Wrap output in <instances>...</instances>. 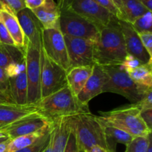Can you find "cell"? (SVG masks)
<instances>
[{"instance_id":"cell-13","label":"cell","mask_w":152,"mask_h":152,"mask_svg":"<svg viewBox=\"0 0 152 152\" xmlns=\"http://www.w3.org/2000/svg\"><path fill=\"white\" fill-rule=\"evenodd\" d=\"M128 54L134 56L142 65H152V58L142 45L139 34L129 22L119 19Z\"/></svg>"},{"instance_id":"cell-29","label":"cell","mask_w":152,"mask_h":152,"mask_svg":"<svg viewBox=\"0 0 152 152\" xmlns=\"http://www.w3.org/2000/svg\"><path fill=\"white\" fill-rule=\"evenodd\" d=\"M134 31L138 34L143 33H152V13L147 11L132 23Z\"/></svg>"},{"instance_id":"cell-8","label":"cell","mask_w":152,"mask_h":152,"mask_svg":"<svg viewBox=\"0 0 152 152\" xmlns=\"http://www.w3.org/2000/svg\"><path fill=\"white\" fill-rule=\"evenodd\" d=\"M67 71L47 56L41 46L40 96L44 98L68 86Z\"/></svg>"},{"instance_id":"cell-41","label":"cell","mask_w":152,"mask_h":152,"mask_svg":"<svg viewBox=\"0 0 152 152\" xmlns=\"http://www.w3.org/2000/svg\"><path fill=\"white\" fill-rule=\"evenodd\" d=\"M10 140V139H7L5 140L0 141V152H7V145Z\"/></svg>"},{"instance_id":"cell-47","label":"cell","mask_w":152,"mask_h":152,"mask_svg":"<svg viewBox=\"0 0 152 152\" xmlns=\"http://www.w3.org/2000/svg\"><path fill=\"white\" fill-rule=\"evenodd\" d=\"M5 102H10L7 101V99H5L4 97H2V96H1V95H0V104L5 103Z\"/></svg>"},{"instance_id":"cell-50","label":"cell","mask_w":152,"mask_h":152,"mask_svg":"<svg viewBox=\"0 0 152 152\" xmlns=\"http://www.w3.org/2000/svg\"><path fill=\"white\" fill-rule=\"evenodd\" d=\"M80 152H85V151H80Z\"/></svg>"},{"instance_id":"cell-37","label":"cell","mask_w":152,"mask_h":152,"mask_svg":"<svg viewBox=\"0 0 152 152\" xmlns=\"http://www.w3.org/2000/svg\"><path fill=\"white\" fill-rule=\"evenodd\" d=\"M12 13L16 15L19 11L25 8L24 0H4Z\"/></svg>"},{"instance_id":"cell-49","label":"cell","mask_w":152,"mask_h":152,"mask_svg":"<svg viewBox=\"0 0 152 152\" xmlns=\"http://www.w3.org/2000/svg\"><path fill=\"white\" fill-rule=\"evenodd\" d=\"M147 152H152V147H151V145H150L149 148H148V151H147Z\"/></svg>"},{"instance_id":"cell-39","label":"cell","mask_w":152,"mask_h":152,"mask_svg":"<svg viewBox=\"0 0 152 152\" xmlns=\"http://www.w3.org/2000/svg\"><path fill=\"white\" fill-rule=\"evenodd\" d=\"M140 116L147 127L152 130V108L140 111Z\"/></svg>"},{"instance_id":"cell-18","label":"cell","mask_w":152,"mask_h":152,"mask_svg":"<svg viewBox=\"0 0 152 152\" xmlns=\"http://www.w3.org/2000/svg\"><path fill=\"white\" fill-rule=\"evenodd\" d=\"M93 65L91 66H78L70 68L67 71L66 80L68 87L76 96L83 88L86 82L91 74Z\"/></svg>"},{"instance_id":"cell-4","label":"cell","mask_w":152,"mask_h":152,"mask_svg":"<svg viewBox=\"0 0 152 152\" xmlns=\"http://www.w3.org/2000/svg\"><path fill=\"white\" fill-rule=\"evenodd\" d=\"M108 76V81L104 86L102 92L120 94L129 99L132 104L137 103L152 88H147L135 83L120 65L102 66Z\"/></svg>"},{"instance_id":"cell-27","label":"cell","mask_w":152,"mask_h":152,"mask_svg":"<svg viewBox=\"0 0 152 152\" xmlns=\"http://www.w3.org/2000/svg\"><path fill=\"white\" fill-rule=\"evenodd\" d=\"M51 132L52 127L50 124L49 129L42 135H41L34 143L23 149L16 152H42L50 142V139H51Z\"/></svg>"},{"instance_id":"cell-23","label":"cell","mask_w":152,"mask_h":152,"mask_svg":"<svg viewBox=\"0 0 152 152\" xmlns=\"http://www.w3.org/2000/svg\"><path fill=\"white\" fill-rule=\"evenodd\" d=\"M104 131H105L108 150L110 152H117L116 151L117 143H121L127 146L134 138V137L128 134L127 132L117 128L104 126Z\"/></svg>"},{"instance_id":"cell-26","label":"cell","mask_w":152,"mask_h":152,"mask_svg":"<svg viewBox=\"0 0 152 152\" xmlns=\"http://www.w3.org/2000/svg\"><path fill=\"white\" fill-rule=\"evenodd\" d=\"M135 83L147 88H152V65H141L129 73Z\"/></svg>"},{"instance_id":"cell-5","label":"cell","mask_w":152,"mask_h":152,"mask_svg":"<svg viewBox=\"0 0 152 152\" xmlns=\"http://www.w3.org/2000/svg\"><path fill=\"white\" fill-rule=\"evenodd\" d=\"M74 128L80 151L86 152L96 145L108 150L104 126L96 116L91 113L74 116Z\"/></svg>"},{"instance_id":"cell-20","label":"cell","mask_w":152,"mask_h":152,"mask_svg":"<svg viewBox=\"0 0 152 152\" xmlns=\"http://www.w3.org/2000/svg\"><path fill=\"white\" fill-rule=\"evenodd\" d=\"M17 20L25 35V40H31L37 32L42 29V25L32 10L24 8L16 14Z\"/></svg>"},{"instance_id":"cell-48","label":"cell","mask_w":152,"mask_h":152,"mask_svg":"<svg viewBox=\"0 0 152 152\" xmlns=\"http://www.w3.org/2000/svg\"><path fill=\"white\" fill-rule=\"evenodd\" d=\"M6 10V9L4 8V6H3L2 4H1V2H0V10Z\"/></svg>"},{"instance_id":"cell-6","label":"cell","mask_w":152,"mask_h":152,"mask_svg":"<svg viewBox=\"0 0 152 152\" xmlns=\"http://www.w3.org/2000/svg\"><path fill=\"white\" fill-rule=\"evenodd\" d=\"M41 32L42 30L37 32L31 40H25V73L28 80V104H36L41 99Z\"/></svg>"},{"instance_id":"cell-16","label":"cell","mask_w":152,"mask_h":152,"mask_svg":"<svg viewBox=\"0 0 152 152\" xmlns=\"http://www.w3.org/2000/svg\"><path fill=\"white\" fill-rule=\"evenodd\" d=\"M73 117H59L51 120V152H64L74 125Z\"/></svg>"},{"instance_id":"cell-46","label":"cell","mask_w":152,"mask_h":152,"mask_svg":"<svg viewBox=\"0 0 152 152\" xmlns=\"http://www.w3.org/2000/svg\"><path fill=\"white\" fill-rule=\"evenodd\" d=\"M0 2H1V4H2L3 6H4V8H5L6 10H8V11H10V12H11V10H10V9H9V7H7V4H5V2H4V0H0ZM11 13H12V12H11Z\"/></svg>"},{"instance_id":"cell-14","label":"cell","mask_w":152,"mask_h":152,"mask_svg":"<svg viewBox=\"0 0 152 152\" xmlns=\"http://www.w3.org/2000/svg\"><path fill=\"white\" fill-rule=\"evenodd\" d=\"M108 81V76L101 65L94 64L91 74L86 82V85L77 96L80 104L85 106L88 105V102L95 96L102 92L104 86Z\"/></svg>"},{"instance_id":"cell-36","label":"cell","mask_w":152,"mask_h":152,"mask_svg":"<svg viewBox=\"0 0 152 152\" xmlns=\"http://www.w3.org/2000/svg\"><path fill=\"white\" fill-rule=\"evenodd\" d=\"M0 43L8 45H15L11 36L1 22H0Z\"/></svg>"},{"instance_id":"cell-51","label":"cell","mask_w":152,"mask_h":152,"mask_svg":"<svg viewBox=\"0 0 152 152\" xmlns=\"http://www.w3.org/2000/svg\"><path fill=\"white\" fill-rule=\"evenodd\" d=\"M1 141H2V140H1Z\"/></svg>"},{"instance_id":"cell-43","label":"cell","mask_w":152,"mask_h":152,"mask_svg":"<svg viewBox=\"0 0 152 152\" xmlns=\"http://www.w3.org/2000/svg\"><path fill=\"white\" fill-rule=\"evenodd\" d=\"M86 152H110V151H108V150L105 149V148H102V147L96 145V146L92 147L91 148H90V149L88 150V151Z\"/></svg>"},{"instance_id":"cell-32","label":"cell","mask_w":152,"mask_h":152,"mask_svg":"<svg viewBox=\"0 0 152 152\" xmlns=\"http://www.w3.org/2000/svg\"><path fill=\"white\" fill-rule=\"evenodd\" d=\"M98 4L102 7L105 8V10H108L109 13L114 15V16L120 20H122V13H120V10L117 7V6L114 4L111 0H94Z\"/></svg>"},{"instance_id":"cell-33","label":"cell","mask_w":152,"mask_h":152,"mask_svg":"<svg viewBox=\"0 0 152 152\" xmlns=\"http://www.w3.org/2000/svg\"><path fill=\"white\" fill-rule=\"evenodd\" d=\"M141 65H142L141 62L137 58L132 56V55L128 54L123 63L120 65V67L129 74L130 71H132V70L137 68L138 66Z\"/></svg>"},{"instance_id":"cell-7","label":"cell","mask_w":152,"mask_h":152,"mask_svg":"<svg viewBox=\"0 0 152 152\" xmlns=\"http://www.w3.org/2000/svg\"><path fill=\"white\" fill-rule=\"evenodd\" d=\"M58 5L60 8L73 12L89 21L99 31L117 19L94 0H59Z\"/></svg>"},{"instance_id":"cell-30","label":"cell","mask_w":152,"mask_h":152,"mask_svg":"<svg viewBox=\"0 0 152 152\" xmlns=\"http://www.w3.org/2000/svg\"><path fill=\"white\" fill-rule=\"evenodd\" d=\"M0 95L10 102H13L10 96L9 79L2 68H0Z\"/></svg>"},{"instance_id":"cell-15","label":"cell","mask_w":152,"mask_h":152,"mask_svg":"<svg viewBox=\"0 0 152 152\" xmlns=\"http://www.w3.org/2000/svg\"><path fill=\"white\" fill-rule=\"evenodd\" d=\"M37 114L40 113L36 104L18 105L14 102L0 104V129Z\"/></svg>"},{"instance_id":"cell-35","label":"cell","mask_w":152,"mask_h":152,"mask_svg":"<svg viewBox=\"0 0 152 152\" xmlns=\"http://www.w3.org/2000/svg\"><path fill=\"white\" fill-rule=\"evenodd\" d=\"M135 105L140 111L152 108V89H150L144 97Z\"/></svg>"},{"instance_id":"cell-22","label":"cell","mask_w":152,"mask_h":152,"mask_svg":"<svg viewBox=\"0 0 152 152\" xmlns=\"http://www.w3.org/2000/svg\"><path fill=\"white\" fill-rule=\"evenodd\" d=\"M25 50L16 45L0 43V68L5 69L12 63H21L25 60Z\"/></svg>"},{"instance_id":"cell-28","label":"cell","mask_w":152,"mask_h":152,"mask_svg":"<svg viewBox=\"0 0 152 152\" xmlns=\"http://www.w3.org/2000/svg\"><path fill=\"white\" fill-rule=\"evenodd\" d=\"M151 144V134L148 137H134L126 146L125 152H147Z\"/></svg>"},{"instance_id":"cell-40","label":"cell","mask_w":152,"mask_h":152,"mask_svg":"<svg viewBox=\"0 0 152 152\" xmlns=\"http://www.w3.org/2000/svg\"><path fill=\"white\" fill-rule=\"evenodd\" d=\"M45 1L46 0H24V2H25L26 8L32 10L34 9L41 7L45 4Z\"/></svg>"},{"instance_id":"cell-9","label":"cell","mask_w":152,"mask_h":152,"mask_svg":"<svg viewBox=\"0 0 152 152\" xmlns=\"http://www.w3.org/2000/svg\"><path fill=\"white\" fill-rule=\"evenodd\" d=\"M59 10V28L64 36L98 41L99 31L95 25L73 12L60 7Z\"/></svg>"},{"instance_id":"cell-38","label":"cell","mask_w":152,"mask_h":152,"mask_svg":"<svg viewBox=\"0 0 152 152\" xmlns=\"http://www.w3.org/2000/svg\"><path fill=\"white\" fill-rule=\"evenodd\" d=\"M142 45L152 58V33H143L139 34Z\"/></svg>"},{"instance_id":"cell-19","label":"cell","mask_w":152,"mask_h":152,"mask_svg":"<svg viewBox=\"0 0 152 152\" xmlns=\"http://www.w3.org/2000/svg\"><path fill=\"white\" fill-rule=\"evenodd\" d=\"M0 22H2L13 39L16 47L25 50V37L16 15L7 10H0Z\"/></svg>"},{"instance_id":"cell-44","label":"cell","mask_w":152,"mask_h":152,"mask_svg":"<svg viewBox=\"0 0 152 152\" xmlns=\"http://www.w3.org/2000/svg\"><path fill=\"white\" fill-rule=\"evenodd\" d=\"M111 1L114 2V4L117 6V8L120 10V13H122V3H121V0H111ZM122 17H123V14H122ZM123 19V18H122Z\"/></svg>"},{"instance_id":"cell-10","label":"cell","mask_w":152,"mask_h":152,"mask_svg":"<svg viewBox=\"0 0 152 152\" xmlns=\"http://www.w3.org/2000/svg\"><path fill=\"white\" fill-rule=\"evenodd\" d=\"M41 40L42 46L47 56L68 71L69 69L68 51L64 35L59 28H42Z\"/></svg>"},{"instance_id":"cell-31","label":"cell","mask_w":152,"mask_h":152,"mask_svg":"<svg viewBox=\"0 0 152 152\" xmlns=\"http://www.w3.org/2000/svg\"><path fill=\"white\" fill-rule=\"evenodd\" d=\"M25 70V59L21 63H12L9 65L4 70L7 77L9 78H13L19 75Z\"/></svg>"},{"instance_id":"cell-24","label":"cell","mask_w":152,"mask_h":152,"mask_svg":"<svg viewBox=\"0 0 152 152\" xmlns=\"http://www.w3.org/2000/svg\"><path fill=\"white\" fill-rule=\"evenodd\" d=\"M123 19L129 23H133L138 17L149 10H147L139 0H121Z\"/></svg>"},{"instance_id":"cell-1","label":"cell","mask_w":152,"mask_h":152,"mask_svg":"<svg viewBox=\"0 0 152 152\" xmlns=\"http://www.w3.org/2000/svg\"><path fill=\"white\" fill-rule=\"evenodd\" d=\"M128 55L119 19H115L99 31L94 51V64L101 66L120 65Z\"/></svg>"},{"instance_id":"cell-25","label":"cell","mask_w":152,"mask_h":152,"mask_svg":"<svg viewBox=\"0 0 152 152\" xmlns=\"http://www.w3.org/2000/svg\"><path fill=\"white\" fill-rule=\"evenodd\" d=\"M50 124H51V122L44 129L35 132V133L23 135V136H19L10 140L8 145H7V152H16L31 145L49 129Z\"/></svg>"},{"instance_id":"cell-17","label":"cell","mask_w":152,"mask_h":152,"mask_svg":"<svg viewBox=\"0 0 152 152\" xmlns=\"http://www.w3.org/2000/svg\"><path fill=\"white\" fill-rule=\"evenodd\" d=\"M45 29L59 28L60 10L54 0H46L41 7L32 10Z\"/></svg>"},{"instance_id":"cell-3","label":"cell","mask_w":152,"mask_h":152,"mask_svg":"<svg viewBox=\"0 0 152 152\" xmlns=\"http://www.w3.org/2000/svg\"><path fill=\"white\" fill-rule=\"evenodd\" d=\"M140 110L135 104L122 106L111 111H101L96 116L103 126L117 128L127 132L132 137H148L151 134V130L147 127L140 116Z\"/></svg>"},{"instance_id":"cell-2","label":"cell","mask_w":152,"mask_h":152,"mask_svg":"<svg viewBox=\"0 0 152 152\" xmlns=\"http://www.w3.org/2000/svg\"><path fill=\"white\" fill-rule=\"evenodd\" d=\"M39 113L51 121L59 117L90 113L88 106L80 104L68 86L42 98L36 103Z\"/></svg>"},{"instance_id":"cell-21","label":"cell","mask_w":152,"mask_h":152,"mask_svg":"<svg viewBox=\"0 0 152 152\" xmlns=\"http://www.w3.org/2000/svg\"><path fill=\"white\" fill-rule=\"evenodd\" d=\"M10 96L14 103L26 105L28 103V80L25 70L19 75L9 78Z\"/></svg>"},{"instance_id":"cell-11","label":"cell","mask_w":152,"mask_h":152,"mask_svg":"<svg viewBox=\"0 0 152 152\" xmlns=\"http://www.w3.org/2000/svg\"><path fill=\"white\" fill-rule=\"evenodd\" d=\"M64 38L68 51L69 69L74 67L94 65V51L96 42L86 39L68 36H64Z\"/></svg>"},{"instance_id":"cell-42","label":"cell","mask_w":152,"mask_h":152,"mask_svg":"<svg viewBox=\"0 0 152 152\" xmlns=\"http://www.w3.org/2000/svg\"><path fill=\"white\" fill-rule=\"evenodd\" d=\"M141 4L145 7L148 10H152V0H139Z\"/></svg>"},{"instance_id":"cell-34","label":"cell","mask_w":152,"mask_h":152,"mask_svg":"<svg viewBox=\"0 0 152 152\" xmlns=\"http://www.w3.org/2000/svg\"><path fill=\"white\" fill-rule=\"evenodd\" d=\"M74 125L70 132L69 137H68V141H67L66 146H65L64 152H80L79 150L78 144H77V137H76L75 131H74Z\"/></svg>"},{"instance_id":"cell-45","label":"cell","mask_w":152,"mask_h":152,"mask_svg":"<svg viewBox=\"0 0 152 152\" xmlns=\"http://www.w3.org/2000/svg\"><path fill=\"white\" fill-rule=\"evenodd\" d=\"M7 139H9V138L7 137L6 136V135L4 134L3 132H1V131H0V141L5 140H7Z\"/></svg>"},{"instance_id":"cell-12","label":"cell","mask_w":152,"mask_h":152,"mask_svg":"<svg viewBox=\"0 0 152 152\" xmlns=\"http://www.w3.org/2000/svg\"><path fill=\"white\" fill-rule=\"evenodd\" d=\"M50 120L41 114H34L25 117L13 124L0 129L9 139L12 140L19 136L30 134L41 131L50 123Z\"/></svg>"}]
</instances>
